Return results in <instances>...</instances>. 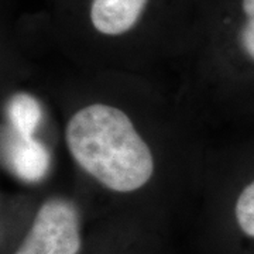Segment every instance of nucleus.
<instances>
[{
  "label": "nucleus",
  "mask_w": 254,
  "mask_h": 254,
  "mask_svg": "<svg viewBox=\"0 0 254 254\" xmlns=\"http://www.w3.org/2000/svg\"><path fill=\"white\" fill-rule=\"evenodd\" d=\"M60 27L75 46L133 54L188 44L199 0H57Z\"/></svg>",
  "instance_id": "f257e3e1"
},
{
  "label": "nucleus",
  "mask_w": 254,
  "mask_h": 254,
  "mask_svg": "<svg viewBox=\"0 0 254 254\" xmlns=\"http://www.w3.org/2000/svg\"><path fill=\"white\" fill-rule=\"evenodd\" d=\"M65 147L75 165L100 188L133 195L153 181L151 144L126 110L109 102H89L69 115Z\"/></svg>",
  "instance_id": "f03ea898"
},
{
  "label": "nucleus",
  "mask_w": 254,
  "mask_h": 254,
  "mask_svg": "<svg viewBox=\"0 0 254 254\" xmlns=\"http://www.w3.org/2000/svg\"><path fill=\"white\" fill-rule=\"evenodd\" d=\"M85 213L78 202L54 193L41 200L18 233L3 243V254H83Z\"/></svg>",
  "instance_id": "7ed1b4c3"
},
{
  "label": "nucleus",
  "mask_w": 254,
  "mask_h": 254,
  "mask_svg": "<svg viewBox=\"0 0 254 254\" xmlns=\"http://www.w3.org/2000/svg\"><path fill=\"white\" fill-rule=\"evenodd\" d=\"M188 46L254 65V0H199Z\"/></svg>",
  "instance_id": "20e7f679"
},
{
  "label": "nucleus",
  "mask_w": 254,
  "mask_h": 254,
  "mask_svg": "<svg viewBox=\"0 0 254 254\" xmlns=\"http://www.w3.org/2000/svg\"><path fill=\"white\" fill-rule=\"evenodd\" d=\"M216 253L254 254V180L236 195L226 223L216 226Z\"/></svg>",
  "instance_id": "39448f33"
},
{
  "label": "nucleus",
  "mask_w": 254,
  "mask_h": 254,
  "mask_svg": "<svg viewBox=\"0 0 254 254\" xmlns=\"http://www.w3.org/2000/svg\"><path fill=\"white\" fill-rule=\"evenodd\" d=\"M83 254H123V253H106L105 250H98V252H96V247L93 246V243L91 242V239H89L88 246H86V249H85Z\"/></svg>",
  "instance_id": "423d86ee"
}]
</instances>
